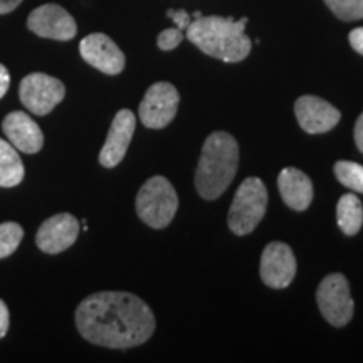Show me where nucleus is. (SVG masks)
<instances>
[{
  "label": "nucleus",
  "mask_w": 363,
  "mask_h": 363,
  "mask_svg": "<svg viewBox=\"0 0 363 363\" xmlns=\"http://www.w3.org/2000/svg\"><path fill=\"white\" fill-rule=\"evenodd\" d=\"M2 130L13 147L24 153H38L44 147V135L39 125L24 111L9 113Z\"/></svg>",
  "instance_id": "15"
},
{
  "label": "nucleus",
  "mask_w": 363,
  "mask_h": 363,
  "mask_svg": "<svg viewBox=\"0 0 363 363\" xmlns=\"http://www.w3.org/2000/svg\"><path fill=\"white\" fill-rule=\"evenodd\" d=\"M348 39H350L352 48L363 56V27H357V29H353L350 35H348Z\"/></svg>",
  "instance_id": "25"
},
{
  "label": "nucleus",
  "mask_w": 363,
  "mask_h": 363,
  "mask_svg": "<svg viewBox=\"0 0 363 363\" xmlns=\"http://www.w3.org/2000/svg\"><path fill=\"white\" fill-rule=\"evenodd\" d=\"M338 227L343 234L355 235L363 225V206L360 199L353 194H345L337 206Z\"/></svg>",
  "instance_id": "18"
},
{
  "label": "nucleus",
  "mask_w": 363,
  "mask_h": 363,
  "mask_svg": "<svg viewBox=\"0 0 363 363\" xmlns=\"http://www.w3.org/2000/svg\"><path fill=\"white\" fill-rule=\"evenodd\" d=\"M267 207V189L256 177L246 179L235 190L227 224L235 235H246L262 220Z\"/></svg>",
  "instance_id": "5"
},
{
  "label": "nucleus",
  "mask_w": 363,
  "mask_h": 363,
  "mask_svg": "<svg viewBox=\"0 0 363 363\" xmlns=\"http://www.w3.org/2000/svg\"><path fill=\"white\" fill-rule=\"evenodd\" d=\"M247 17L234 21L233 17L207 16L194 19L187 27V39L207 56L224 62H240L251 52L252 43L247 38Z\"/></svg>",
  "instance_id": "2"
},
{
  "label": "nucleus",
  "mask_w": 363,
  "mask_h": 363,
  "mask_svg": "<svg viewBox=\"0 0 363 363\" xmlns=\"http://www.w3.org/2000/svg\"><path fill=\"white\" fill-rule=\"evenodd\" d=\"M294 115L299 126L311 135L326 133L333 130L342 120V113L333 104L318 96H310V94L296 99Z\"/></svg>",
  "instance_id": "12"
},
{
  "label": "nucleus",
  "mask_w": 363,
  "mask_h": 363,
  "mask_svg": "<svg viewBox=\"0 0 363 363\" xmlns=\"http://www.w3.org/2000/svg\"><path fill=\"white\" fill-rule=\"evenodd\" d=\"M76 326L89 343L106 348H133L152 338L155 316L135 294L101 291L79 303Z\"/></svg>",
  "instance_id": "1"
},
{
  "label": "nucleus",
  "mask_w": 363,
  "mask_h": 363,
  "mask_svg": "<svg viewBox=\"0 0 363 363\" xmlns=\"http://www.w3.org/2000/svg\"><path fill=\"white\" fill-rule=\"evenodd\" d=\"M338 182L357 194H363V167L355 162H337L333 167Z\"/></svg>",
  "instance_id": "19"
},
{
  "label": "nucleus",
  "mask_w": 363,
  "mask_h": 363,
  "mask_svg": "<svg viewBox=\"0 0 363 363\" xmlns=\"http://www.w3.org/2000/svg\"><path fill=\"white\" fill-rule=\"evenodd\" d=\"M316 301L321 315L330 325L342 328L350 323L355 303L350 294V284L340 272L328 274L318 286Z\"/></svg>",
  "instance_id": "6"
},
{
  "label": "nucleus",
  "mask_w": 363,
  "mask_h": 363,
  "mask_svg": "<svg viewBox=\"0 0 363 363\" xmlns=\"http://www.w3.org/2000/svg\"><path fill=\"white\" fill-rule=\"evenodd\" d=\"M21 101L27 111L34 115H49L66 96V88L62 81L44 72H33L21 81L19 86Z\"/></svg>",
  "instance_id": "7"
},
{
  "label": "nucleus",
  "mask_w": 363,
  "mask_h": 363,
  "mask_svg": "<svg viewBox=\"0 0 363 363\" xmlns=\"http://www.w3.org/2000/svg\"><path fill=\"white\" fill-rule=\"evenodd\" d=\"M355 143H357V148L363 153V113L358 116L355 123Z\"/></svg>",
  "instance_id": "27"
},
{
  "label": "nucleus",
  "mask_w": 363,
  "mask_h": 363,
  "mask_svg": "<svg viewBox=\"0 0 363 363\" xmlns=\"http://www.w3.org/2000/svg\"><path fill=\"white\" fill-rule=\"evenodd\" d=\"M239 165V145L233 135L214 131L203 142L195 172V189L206 201H214L234 180Z\"/></svg>",
  "instance_id": "3"
},
{
  "label": "nucleus",
  "mask_w": 363,
  "mask_h": 363,
  "mask_svg": "<svg viewBox=\"0 0 363 363\" xmlns=\"http://www.w3.org/2000/svg\"><path fill=\"white\" fill-rule=\"evenodd\" d=\"M192 17H194V19H199V17H202V13L197 11V12H194V16H192Z\"/></svg>",
  "instance_id": "29"
},
{
  "label": "nucleus",
  "mask_w": 363,
  "mask_h": 363,
  "mask_svg": "<svg viewBox=\"0 0 363 363\" xmlns=\"http://www.w3.org/2000/svg\"><path fill=\"white\" fill-rule=\"evenodd\" d=\"M325 4L340 21L363 19V0H325Z\"/></svg>",
  "instance_id": "21"
},
{
  "label": "nucleus",
  "mask_w": 363,
  "mask_h": 363,
  "mask_svg": "<svg viewBox=\"0 0 363 363\" xmlns=\"http://www.w3.org/2000/svg\"><path fill=\"white\" fill-rule=\"evenodd\" d=\"M78 235L79 220L71 214H57L43 222L35 235V244L40 251L59 254L69 249Z\"/></svg>",
  "instance_id": "13"
},
{
  "label": "nucleus",
  "mask_w": 363,
  "mask_h": 363,
  "mask_svg": "<svg viewBox=\"0 0 363 363\" xmlns=\"http://www.w3.org/2000/svg\"><path fill=\"white\" fill-rule=\"evenodd\" d=\"M182 40H184V30H180L179 27L174 29H165L158 34L157 44L162 51H174L175 48H179Z\"/></svg>",
  "instance_id": "22"
},
{
  "label": "nucleus",
  "mask_w": 363,
  "mask_h": 363,
  "mask_svg": "<svg viewBox=\"0 0 363 363\" xmlns=\"http://www.w3.org/2000/svg\"><path fill=\"white\" fill-rule=\"evenodd\" d=\"M180 94L174 84L155 83L145 93L143 101L140 103V120L147 128L160 130L174 120L179 110Z\"/></svg>",
  "instance_id": "8"
},
{
  "label": "nucleus",
  "mask_w": 363,
  "mask_h": 363,
  "mask_svg": "<svg viewBox=\"0 0 363 363\" xmlns=\"http://www.w3.org/2000/svg\"><path fill=\"white\" fill-rule=\"evenodd\" d=\"M296 276V257L284 242L267 244L261 257V279L272 289H283Z\"/></svg>",
  "instance_id": "10"
},
{
  "label": "nucleus",
  "mask_w": 363,
  "mask_h": 363,
  "mask_svg": "<svg viewBox=\"0 0 363 363\" xmlns=\"http://www.w3.org/2000/svg\"><path fill=\"white\" fill-rule=\"evenodd\" d=\"M22 4V0H0V16L2 13L12 12L13 9H17Z\"/></svg>",
  "instance_id": "28"
},
{
  "label": "nucleus",
  "mask_w": 363,
  "mask_h": 363,
  "mask_svg": "<svg viewBox=\"0 0 363 363\" xmlns=\"http://www.w3.org/2000/svg\"><path fill=\"white\" fill-rule=\"evenodd\" d=\"M26 170L12 143L0 138V187H16L24 180Z\"/></svg>",
  "instance_id": "17"
},
{
  "label": "nucleus",
  "mask_w": 363,
  "mask_h": 363,
  "mask_svg": "<svg viewBox=\"0 0 363 363\" xmlns=\"http://www.w3.org/2000/svg\"><path fill=\"white\" fill-rule=\"evenodd\" d=\"M167 16L175 22V26L179 27L180 30H187L190 22L194 21L192 17H190V13L187 11H184V9H180V11H172L170 9V11H167Z\"/></svg>",
  "instance_id": "23"
},
{
  "label": "nucleus",
  "mask_w": 363,
  "mask_h": 363,
  "mask_svg": "<svg viewBox=\"0 0 363 363\" xmlns=\"http://www.w3.org/2000/svg\"><path fill=\"white\" fill-rule=\"evenodd\" d=\"M27 27L39 38L71 40L78 33L76 21L66 9L57 4H44L27 17Z\"/></svg>",
  "instance_id": "9"
},
{
  "label": "nucleus",
  "mask_w": 363,
  "mask_h": 363,
  "mask_svg": "<svg viewBox=\"0 0 363 363\" xmlns=\"http://www.w3.org/2000/svg\"><path fill=\"white\" fill-rule=\"evenodd\" d=\"M81 57L104 74H120L125 69V54L106 34L86 35L79 44Z\"/></svg>",
  "instance_id": "11"
},
{
  "label": "nucleus",
  "mask_w": 363,
  "mask_h": 363,
  "mask_svg": "<svg viewBox=\"0 0 363 363\" xmlns=\"http://www.w3.org/2000/svg\"><path fill=\"white\" fill-rule=\"evenodd\" d=\"M136 126V118L133 111L120 110L113 120L111 128L108 131L106 142L99 152V163L104 169H113L123 160L126 150L130 147Z\"/></svg>",
  "instance_id": "14"
},
{
  "label": "nucleus",
  "mask_w": 363,
  "mask_h": 363,
  "mask_svg": "<svg viewBox=\"0 0 363 363\" xmlns=\"http://www.w3.org/2000/svg\"><path fill=\"white\" fill-rule=\"evenodd\" d=\"M9 86H11V74H9L6 66L0 65V99L7 93Z\"/></svg>",
  "instance_id": "26"
},
{
  "label": "nucleus",
  "mask_w": 363,
  "mask_h": 363,
  "mask_svg": "<svg viewBox=\"0 0 363 363\" xmlns=\"http://www.w3.org/2000/svg\"><path fill=\"white\" fill-rule=\"evenodd\" d=\"M9 325H11V315H9V308L6 303L0 299V338H4L9 331Z\"/></svg>",
  "instance_id": "24"
},
{
  "label": "nucleus",
  "mask_w": 363,
  "mask_h": 363,
  "mask_svg": "<svg viewBox=\"0 0 363 363\" xmlns=\"http://www.w3.org/2000/svg\"><path fill=\"white\" fill-rule=\"evenodd\" d=\"M24 238V229L17 222L0 224V259H6L17 251Z\"/></svg>",
  "instance_id": "20"
},
{
  "label": "nucleus",
  "mask_w": 363,
  "mask_h": 363,
  "mask_svg": "<svg viewBox=\"0 0 363 363\" xmlns=\"http://www.w3.org/2000/svg\"><path fill=\"white\" fill-rule=\"evenodd\" d=\"M278 187L281 199L293 211L303 212L311 206L315 190H313L311 179L305 172L293 169V167L283 169L278 177Z\"/></svg>",
  "instance_id": "16"
},
{
  "label": "nucleus",
  "mask_w": 363,
  "mask_h": 363,
  "mask_svg": "<svg viewBox=\"0 0 363 363\" xmlns=\"http://www.w3.org/2000/svg\"><path fill=\"white\" fill-rule=\"evenodd\" d=\"M179 195L165 177H152L136 195V214L153 229H163L174 220Z\"/></svg>",
  "instance_id": "4"
}]
</instances>
